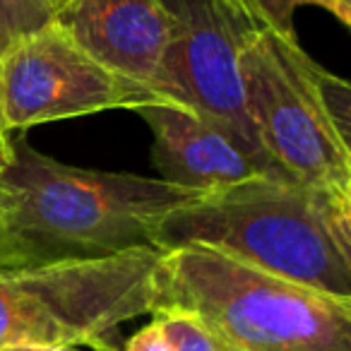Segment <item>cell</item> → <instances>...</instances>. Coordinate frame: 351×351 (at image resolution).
<instances>
[{
	"label": "cell",
	"instance_id": "6da1fadb",
	"mask_svg": "<svg viewBox=\"0 0 351 351\" xmlns=\"http://www.w3.org/2000/svg\"><path fill=\"white\" fill-rule=\"evenodd\" d=\"M156 245H205L351 303V195L258 176L173 210Z\"/></svg>",
	"mask_w": 351,
	"mask_h": 351
},
{
	"label": "cell",
	"instance_id": "7a4b0ae2",
	"mask_svg": "<svg viewBox=\"0 0 351 351\" xmlns=\"http://www.w3.org/2000/svg\"><path fill=\"white\" fill-rule=\"evenodd\" d=\"M0 181L29 263L159 248L161 221L202 195L159 176L63 164L22 137H15V156Z\"/></svg>",
	"mask_w": 351,
	"mask_h": 351
},
{
	"label": "cell",
	"instance_id": "3957f363",
	"mask_svg": "<svg viewBox=\"0 0 351 351\" xmlns=\"http://www.w3.org/2000/svg\"><path fill=\"white\" fill-rule=\"evenodd\" d=\"M156 308L193 313L236 351H351V303L205 245L161 250Z\"/></svg>",
	"mask_w": 351,
	"mask_h": 351
},
{
	"label": "cell",
	"instance_id": "277c9868",
	"mask_svg": "<svg viewBox=\"0 0 351 351\" xmlns=\"http://www.w3.org/2000/svg\"><path fill=\"white\" fill-rule=\"evenodd\" d=\"M248 121L269 164L291 181L351 195V89L298 36L260 29L241 49Z\"/></svg>",
	"mask_w": 351,
	"mask_h": 351
},
{
	"label": "cell",
	"instance_id": "5b68a950",
	"mask_svg": "<svg viewBox=\"0 0 351 351\" xmlns=\"http://www.w3.org/2000/svg\"><path fill=\"white\" fill-rule=\"evenodd\" d=\"M161 248L0 267V351L97 346L159 301Z\"/></svg>",
	"mask_w": 351,
	"mask_h": 351
},
{
	"label": "cell",
	"instance_id": "8992f818",
	"mask_svg": "<svg viewBox=\"0 0 351 351\" xmlns=\"http://www.w3.org/2000/svg\"><path fill=\"white\" fill-rule=\"evenodd\" d=\"M12 130L173 101L92 56L65 27L49 22L0 56Z\"/></svg>",
	"mask_w": 351,
	"mask_h": 351
},
{
	"label": "cell",
	"instance_id": "52a82bcc",
	"mask_svg": "<svg viewBox=\"0 0 351 351\" xmlns=\"http://www.w3.org/2000/svg\"><path fill=\"white\" fill-rule=\"evenodd\" d=\"M164 3L173 17V39L164 60L161 92L219 125L267 176L284 178L265 156L243 101L241 49L260 29L234 0Z\"/></svg>",
	"mask_w": 351,
	"mask_h": 351
},
{
	"label": "cell",
	"instance_id": "ba28073f",
	"mask_svg": "<svg viewBox=\"0 0 351 351\" xmlns=\"http://www.w3.org/2000/svg\"><path fill=\"white\" fill-rule=\"evenodd\" d=\"M53 20L108 68L164 94V60L173 39L164 0H68Z\"/></svg>",
	"mask_w": 351,
	"mask_h": 351
},
{
	"label": "cell",
	"instance_id": "9c48e42d",
	"mask_svg": "<svg viewBox=\"0 0 351 351\" xmlns=\"http://www.w3.org/2000/svg\"><path fill=\"white\" fill-rule=\"evenodd\" d=\"M135 113L145 118L154 137L152 164L161 181L205 195L267 176L219 125L186 104H147Z\"/></svg>",
	"mask_w": 351,
	"mask_h": 351
},
{
	"label": "cell",
	"instance_id": "30bf717a",
	"mask_svg": "<svg viewBox=\"0 0 351 351\" xmlns=\"http://www.w3.org/2000/svg\"><path fill=\"white\" fill-rule=\"evenodd\" d=\"M258 29H272L277 34L293 36V15L301 8H320L330 12L339 25H351V0H234Z\"/></svg>",
	"mask_w": 351,
	"mask_h": 351
},
{
	"label": "cell",
	"instance_id": "8fae6325",
	"mask_svg": "<svg viewBox=\"0 0 351 351\" xmlns=\"http://www.w3.org/2000/svg\"><path fill=\"white\" fill-rule=\"evenodd\" d=\"M152 317L171 351H226L219 337L193 313L181 308H156Z\"/></svg>",
	"mask_w": 351,
	"mask_h": 351
},
{
	"label": "cell",
	"instance_id": "7c38bea8",
	"mask_svg": "<svg viewBox=\"0 0 351 351\" xmlns=\"http://www.w3.org/2000/svg\"><path fill=\"white\" fill-rule=\"evenodd\" d=\"M53 0H0V56L17 39L53 22Z\"/></svg>",
	"mask_w": 351,
	"mask_h": 351
},
{
	"label": "cell",
	"instance_id": "4fadbf2b",
	"mask_svg": "<svg viewBox=\"0 0 351 351\" xmlns=\"http://www.w3.org/2000/svg\"><path fill=\"white\" fill-rule=\"evenodd\" d=\"M29 265L27 253L12 229V202L5 183L0 181V267Z\"/></svg>",
	"mask_w": 351,
	"mask_h": 351
},
{
	"label": "cell",
	"instance_id": "5bb4252c",
	"mask_svg": "<svg viewBox=\"0 0 351 351\" xmlns=\"http://www.w3.org/2000/svg\"><path fill=\"white\" fill-rule=\"evenodd\" d=\"M12 156H15V130H12L10 121H8L5 87H3V65H0V176L12 164Z\"/></svg>",
	"mask_w": 351,
	"mask_h": 351
},
{
	"label": "cell",
	"instance_id": "9a60e30c",
	"mask_svg": "<svg viewBox=\"0 0 351 351\" xmlns=\"http://www.w3.org/2000/svg\"><path fill=\"white\" fill-rule=\"evenodd\" d=\"M123 351H171V349H169V344H166V339H164V335H161L156 320L152 317L149 325H145L142 330H137L135 335L125 341Z\"/></svg>",
	"mask_w": 351,
	"mask_h": 351
},
{
	"label": "cell",
	"instance_id": "2e32d148",
	"mask_svg": "<svg viewBox=\"0 0 351 351\" xmlns=\"http://www.w3.org/2000/svg\"><path fill=\"white\" fill-rule=\"evenodd\" d=\"M12 351H75L73 346H32V349H12Z\"/></svg>",
	"mask_w": 351,
	"mask_h": 351
},
{
	"label": "cell",
	"instance_id": "e0dca14e",
	"mask_svg": "<svg viewBox=\"0 0 351 351\" xmlns=\"http://www.w3.org/2000/svg\"><path fill=\"white\" fill-rule=\"evenodd\" d=\"M63 3H68V0H53V8H56V10H58V8L63 5Z\"/></svg>",
	"mask_w": 351,
	"mask_h": 351
},
{
	"label": "cell",
	"instance_id": "ac0fdd59",
	"mask_svg": "<svg viewBox=\"0 0 351 351\" xmlns=\"http://www.w3.org/2000/svg\"><path fill=\"white\" fill-rule=\"evenodd\" d=\"M226 346V344H224ZM226 351H236V349H229V346H226Z\"/></svg>",
	"mask_w": 351,
	"mask_h": 351
}]
</instances>
